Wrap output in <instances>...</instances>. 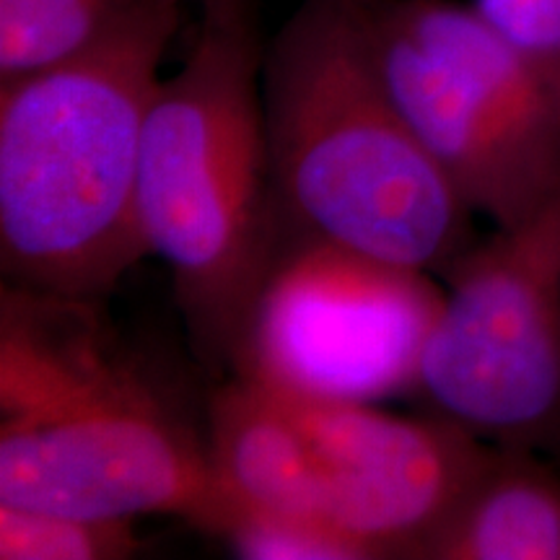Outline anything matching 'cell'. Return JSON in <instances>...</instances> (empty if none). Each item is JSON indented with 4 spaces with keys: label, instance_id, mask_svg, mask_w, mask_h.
Segmentation results:
<instances>
[{
    "label": "cell",
    "instance_id": "cell-1",
    "mask_svg": "<svg viewBox=\"0 0 560 560\" xmlns=\"http://www.w3.org/2000/svg\"><path fill=\"white\" fill-rule=\"evenodd\" d=\"M0 503L219 535L208 433L104 301L0 285Z\"/></svg>",
    "mask_w": 560,
    "mask_h": 560
},
{
    "label": "cell",
    "instance_id": "cell-2",
    "mask_svg": "<svg viewBox=\"0 0 560 560\" xmlns=\"http://www.w3.org/2000/svg\"><path fill=\"white\" fill-rule=\"evenodd\" d=\"M280 242L444 276L472 208L376 73L353 0H304L262 60Z\"/></svg>",
    "mask_w": 560,
    "mask_h": 560
},
{
    "label": "cell",
    "instance_id": "cell-3",
    "mask_svg": "<svg viewBox=\"0 0 560 560\" xmlns=\"http://www.w3.org/2000/svg\"><path fill=\"white\" fill-rule=\"evenodd\" d=\"M182 11L153 0L79 58L0 83L3 283L104 301L149 257L140 145Z\"/></svg>",
    "mask_w": 560,
    "mask_h": 560
},
{
    "label": "cell",
    "instance_id": "cell-4",
    "mask_svg": "<svg viewBox=\"0 0 560 560\" xmlns=\"http://www.w3.org/2000/svg\"><path fill=\"white\" fill-rule=\"evenodd\" d=\"M257 32L200 24L161 79L143 128L138 219L172 272L190 346L210 376L234 371L280 249Z\"/></svg>",
    "mask_w": 560,
    "mask_h": 560
},
{
    "label": "cell",
    "instance_id": "cell-5",
    "mask_svg": "<svg viewBox=\"0 0 560 560\" xmlns=\"http://www.w3.org/2000/svg\"><path fill=\"white\" fill-rule=\"evenodd\" d=\"M392 102L472 213L514 226L560 187V94L475 5L353 0Z\"/></svg>",
    "mask_w": 560,
    "mask_h": 560
},
{
    "label": "cell",
    "instance_id": "cell-6",
    "mask_svg": "<svg viewBox=\"0 0 560 560\" xmlns=\"http://www.w3.org/2000/svg\"><path fill=\"white\" fill-rule=\"evenodd\" d=\"M418 395L482 439L532 450L560 433V187L444 272Z\"/></svg>",
    "mask_w": 560,
    "mask_h": 560
},
{
    "label": "cell",
    "instance_id": "cell-7",
    "mask_svg": "<svg viewBox=\"0 0 560 560\" xmlns=\"http://www.w3.org/2000/svg\"><path fill=\"white\" fill-rule=\"evenodd\" d=\"M441 304L425 270L280 242L231 374L314 400L416 392Z\"/></svg>",
    "mask_w": 560,
    "mask_h": 560
},
{
    "label": "cell",
    "instance_id": "cell-8",
    "mask_svg": "<svg viewBox=\"0 0 560 560\" xmlns=\"http://www.w3.org/2000/svg\"><path fill=\"white\" fill-rule=\"evenodd\" d=\"M272 392L317 454L327 522L374 560H416L420 545L499 452L480 433L439 412L402 418L369 402Z\"/></svg>",
    "mask_w": 560,
    "mask_h": 560
},
{
    "label": "cell",
    "instance_id": "cell-9",
    "mask_svg": "<svg viewBox=\"0 0 560 560\" xmlns=\"http://www.w3.org/2000/svg\"><path fill=\"white\" fill-rule=\"evenodd\" d=\"M206 433L210 465L229 511L327 522L317 454L270 387L231 374L210 395Z\"/></svg>",
    "mask_w": 560,
    "mask_h": 560
},
{
    "label": "cell",
    "instance_id": "cell-10",
    "mask_svg": "<svg viewBox=\"0 0 560 560\" xmlns=\"http://www.w3.org/2000/svg\"><path fill=\"white\" fill-rule=\"evenodd\" d=\"M416 560H560V475L499 446Z\"/></svg>",
    "mask_w": 560,
    "mask_h": 560
},
{
    "label": "cell",
    "instance_id": "cell-11",
    "mask_svg": "<svg viewBox=\"0 0 560 560\" xmlns=\"http://www.w3.org/2000/svg\"><path fill=\"white\" fill-rule=\"evenodd\" d=\"M153 0H0V83L102 45Z\"/></svg>",
    "mask_w": 560,
    "mask_h": 560
},
{
    "label": "cell",
    "instance_id": "cell-12",
    "mask_svg": "<svg viewBox=\"0 0 560 560\" xmlns=\"http://www.w3.org/2000/svg\"><path fill=\"white\" fill-rule=\"evenodd\" d=\"M138 550L136 520H104L0 503L3 560H122Z\"/></svg>",
    "mask_w": 560,
    "mask_h": 560
},
{
    "label": "cell",
    "instance_id": "cell-13",
    "mask_svg": "<svg viewBox=\"0 0 560 560\" xmlns=\"http://www.w3.org/2000/svg\"><path fill=\"white\" fill-rule=\"evenodd\" d=\"M219 537L244 560H374L332 524L249 509H231Z\"/></svg>",
    "mask_w": 560,
    "mask_h": 560
},
{
    "label": "cell",
    "instance_id": "cell-14",
    "mask_svg": "<svg viewBox=\"0 0 560 560\" xmlns=\"http://www.w3.org/2000/svg\"><path fill=\"white\" fill-rule=\"evenodd\" d=\"M475 11L560 94V0H475Z\"/></svg>",
    "mask_w": 560,
    "mask_h": 560
},
{
    "label": "cell",
    "instance_id": "cell-15",
    "mask_svg": "<svg viewBox=\"0 0 560 560\" xmlns=\"http://www.w3.org/2000/svg\"><path fill=\"white\" fill-rule=\"evenodd\" d=\"M198 5L202 24L234 32H257V0H182Z\"/></svg>",
    "mask_w": 560,
    "mask_h": 560
}]
</instances>
